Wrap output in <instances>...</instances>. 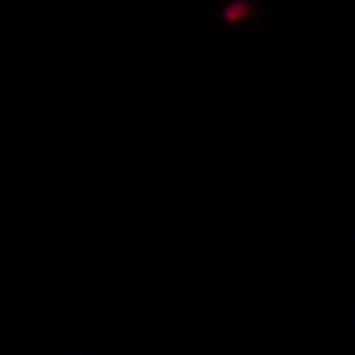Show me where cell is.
Masks as SVG:
<instances>
[{
    "label": "cell",
    "instance_id": "6da1fadb",
    "mask_svg": "<svg viewBox=\"0 0 355 355\" xmlns=\"http://www.w3.org/2000/svg\"><path fill=\"white\" fill-rule=\"evenodd\" d=\"M252 13H254L252 3L239 0V2L229 3V6L222 8V20H225L227 24H241V21L247 20L248 17H252Z\"/></svg>",
    "mask_w": 355,
    "mask_h": 355
}]
</instances>
